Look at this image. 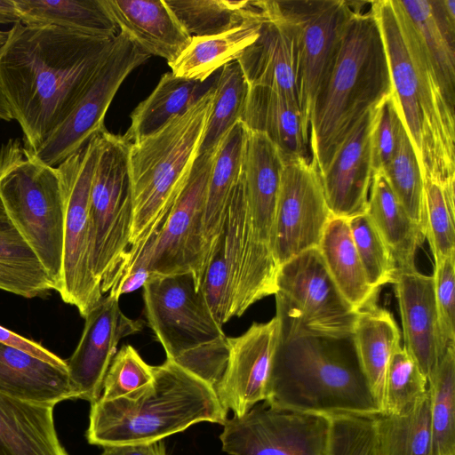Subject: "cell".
Wrapping results in <instances>:
<instances>
[{
  "label": "cell",
  "instance_id": "obj_47",
  "mask_svg": "<svg viewBox=\"0 0 455 455\" xmlns=\"http://www.w3.org/2000/svg\"><path fill=\"white\" fill-rule=\"evenodd\" d=\"M405 129L394 92L375 108L371 132L373 172L382 171L392 159Z\"/></svg>",
  "mask_w": 455,
  "mask_h": 455
},
{
  "label": "cell",
  "instance_id": "obj_42",
  "mask_svg": "<svg viewBox=\"0 0 455 455\" xmlns=\"http://www.w3.org/2000/svg\"><path fill=\"white\" fill-rule=\"evenodd\" d=\"M427 390V379L406 349L398 347L387 365L380 413H402L426 395Z\"/></svg>",
  "mask_w": 455,
  "mask_h": 455
},
{
  "label": "cell",
  "instance_id": "obj_50",
  "mask_svg": "<svg viewBox=\"0 0 455 455\" xmlns=\"http://www.w3.org/2000/svg\"><path fill=\"white\" fill-rule=\"evenodd\" d=\"M150 275V272L145 267L133 268L123 274L116 280L109 294L119 299L123 294L132 292L143 287Z\"/></svg>",
  "mask_w": 455,
  "mask_h": 455
},
{
  "label": "cell",
  "instance_id": "obj_44",
  "mask_svg": "<svg viewBox=\"0 0 455 455\" xmlns=\"http://www.w3.org/2000/svg\"><path fill=\"white\" fill-rule=\"evenodd\" d=\"M324 455H378L374 417H328Z\"/></svg>",
  "mask_w": 455,
  "mask_h": 455
},
{
  "label": "cell",
  "instance_id": "obj_23",
  "mask_svg": "<svg viewBox=\"0 0 455 455\" xmlns=\"http://www.w3.org/2000/svg\"><path fill=\"white\" fill-rule=\"evenodd\" d=\"M121 34L150 55L172 62L191 37L164 0H101Z\"/></svg>",
  "mask_w": 455,
  "mask_h": 455
},
{
  "label": "cell",
  "instance_id": "obj_37",
  "mask_svg": "<svg viewBox=\"0 0 455 455\" xmlns=\"http://www.w3.org/2000/svg\"><path fill=\"white\" fill-rule=\"evenodd\" d=\"M190 36L230 30L263 14L262 1L164 0Z\"/></svg>",
  "mask_w": 455,
  "mask_h": 455
},
{
  "label": "cell",
  "instance_id": "obj_48",
  "mask_svg": "<svg viewBox=\"0 0 455 455\" xmlns=\"http://www.w3.org/2000/svg\"><path fill=\"white\" fill-rule=\"evenodd\" d=\"M433 278L439 328L447 349L455 344V253L435 264Z\"/></svg>",
  "mask_w": 455,
  "mask_h": 455
},
{
  "label": "cell",
  "instance_id": "obj_29",
  "mask_svg": "<svg viewBox=\"0 0 455 455\" xmlns=\"http://www.w3.org/2000/svg\"><path fill=\"white\" fill-rule=\"evenodd\" d=\"M317 248L337 288L355 310L376 303L379 289L367 279L347 219L331 215Z\"/></svg>",
  "mask_w": 455,
  "mask_h": 455
},
{
  "label": "cell",
  "instance_id": "obj_13",
  "mask_svg": "<svg viewBox=\"0 0 455 455\" xmlns=\"http://www.w3.org/2000/svg\"><path fill=\"white\" fill-rule=\"evenodd\" d=\"M275 2L296 29L298 100L309 132L315 95L333 65L354 7L352 1L346 0Z\"/></svg>",
  "mask_w": 455,
  "mask_h": 455
},
{
  "label": "cell",
  "instance_id": "obj_35",
  "mask_svg": "<svg viewBox=\"0 0 455 455\" xmlns=\"http://www.w3.org/2000/svg\"><path fill=\"white\" fill-rule=\"evenodd\" d=\"M0 290L28 299L54 290L47 272L15 228L1 200Z\"/></svg>",
  "mask_w": 455,
  "mask_h": 455
},
{
  "label": "cell",
  "instance_id": "obj_16",
  "mask_svg": "<svg viewBox=\"0 0 455 455\" xmlns=\"http://www.w3.org/2000/svg\"><path fill=\"white\" fill-rule=\"evenodd\" d=\"M328 417L257 404L227 419L220 435L229 455H324Z\"/></svg>",
  "mask_w": 455,
  "mask_h": 455
},
{
  "label": "cell",
  "instance_id": "obj_2",
  "mask_svg": "<svg viewBox=\"0 0 455 455\" xmlns=\"http://www.w3.org/2000/svg\"><path fill=\"white\" fill-rule=\"evenodd\" d=\"M379 25L393 92L422 178L455 180V111L398 0L371 2Z\"/></svg>",
  "mask_w": 455,
  "mask_h": 455
},
{
  "label": "cell",
  "instance_id": "obj_10",
  "mask_svg": "<svg viewBox=\"0 0 455 455\" xmlns=\"http://www.w3.org/2000/svg\"><path fill=\"white\" fill-rule=\"evenodd\" d=\"M274 295L283 331L333 338L353 335L358 311L337 288L318 248L279 267Z\"/></svg>",
  "mask_w": 455,
  "mask_h": 455
},
{
  "label": "cell",
  "instance_id": "obj_34",
  "mask_svg": "<svg viewBox=\"0 0 455 455\" xmlns=\"http://www.w3.org/2000/svg\"><path fill=\"white\" fill-rule=\"evenodd\" d=\"M211 86L172 72L164 74L149 96L132 112L131 124L123 136L134 143L151 135L170 119L188 110Z\"/></svg>",
  "mask_w": 455,
  "mask_h": 455
},
{
  "label": "cell",
  "instance_id": "obj_49",
  "mask_svg": "<svg viewBox=\"0 0 455 455\" xmlns=\"http://www.w3.org/2000/svg\"><path fill=\"white\" fill-rule=\"evenodd\" d=\"M0 342L12 347L23 350L36 357L49 362L51 363L68 367L66 360L61 359L57 355L46 349L41 344L24 338L14 331H12L0 325Z\"/></svg>",
  "mask_w": 455,
  "mask_h": 455
},
{
  "label": "cell",
  "instance_id": "obj_17",
  "mask_svg": "<svg viewBox=\"0 0 455 455\" xmlns=\"http://www.w3.org/2000/svg\"><path fill=\"white\" fill-rule=\"evenodd\" d=\"M280 334L281 321L275 315L264 323H253L238 337L228 338V362L215 391L235 417L264 402Z\"/></svg>",
  "mask_w": 455,
  "mask_h": 455
},
{
  "label": "cell",
  "instance_id": "obj_8",
  "mask_svg": "<svg viewBox=\"0 0 455 455\" xmlns=\"http://www.w3.org/2000/svg\"><path fill=\"white\" fill-rule=\"evenodd\" d=\"M0 200L58 291L63 258L64 205L56 167L40 161L21 140L10 139L0 148Z\"/></svg>",
  "mask_w": 455,
  "mask_h": 455
},
{
  "label": "cell",
  "instance_id": "obj_53",
  "mask_svg": "<svg viewBox=\"0 0 455 455\" xmlns=\"http://www.w3.org/2000/svg\"><path fill=\"white\" fill-rule=\"evenodd\" d=\"M0 119L4 121H12L13 119L12 113L9 102L5 97L3 88L0 84Z\"/></svg>",
  "mask_w": 455,
  "mask_h": 455
},
{
  "label": "cell",
  "instance_id": "obj_40",
  "mask_svg": "<svg viewBox=\"0 0 455 455\" xmlns=\"http://www.w3.org/2000/svg\"><path fill=\"white\" fill-rule=\"evenodd\" d=\"M382 172L394 194L426 237L423 178L406 129L402 132L395 155Z\"/></svg>",
  "mask_w": 455,
  "mask_h": 455
},
{
  "label": "cell",
  "instance_id": "obj_24",
  "mask_svg": "<svg viewBox=\"0 0 455 455\" xmlns=\"http://www.w3.org/2000/svg\"><path fill=\"white\" fill-rule=\"evenodd\" d=\"M241 121L248 131L266 134L283 159L312 160L309 132L299 108L282 92L265 86L250 87Z\"/></svg>",
  "mask_w": 455,
  "mask_h": 455
},
{
  "label": "cell",
  "instance_id": "obj_39",
  "mask_svg": "<svg viewBox=\"0 0 455 455\" xmlns=\"http://www.w3.org/2000/svg\"><path fill=\"white\" fill-rule=\"evenodd\" d=\"M433 455H455V344L427 379Z\"/></svg>",
  "mask_w": 455,
  "mask_h": 455
},
{
  "label": "cell",
  "instance_id": "obj_30",
  "mask_svg": "<svg viewBox=\"0 0 455 455\" xmlns=\"http://www.w3.org/2000/svg\"><path fill=\"white\" fill-rule=\"evenodd\" d=\"M358 360L381 411L390 357L401 346V332L393 315L377 303L358 311L353 331Z\"/></svg>",
  "mask_w": 455,
  "mask_h": 455
},
{
  "label": "cell",
  "instance_id": "obj_11",
  "mask_svg": "<svg viewBox=\"0 0 455 455\" xmlns=\"http://www.w3.org/2000/svg\"><path fill=\"white\" fill-rule=\"evenodd\" d=\"M215 151L197 155L187 182L162 227L137 257L113 275L109 288L123 274L145 267L151 275L190 273L196 289L200 290L207 261L204 215Z\"/></svg>",
  "mask_w": 455,
  "mask_h": 455
},
{
  "label": "cell",
  "instance_id": "obj_9",
  "mask_svg": "<svg viewBox=\"0 0 455 455\" xmlns=\"http://www.w3.org/2000/svg\"><path fill=\"white\" fill-rule=\"evenodd\" d=\"M124 136L102 132V143L90 195V267L102 293L124 263L132 224V187Z\"/></svg>",
  "mask_w": 455,
  "mask_h": 455
},
{
  "label": "cell",
  "instance_id": "obj_12",
  "mask_svg": "<svg viewBox=\"0 0 455 455\" xmlns=\"http://www.w3.org/2000/svg\"><path fill=\"white\" fill-rule=\"evenodd\" d=\"M101 143L102 132L56 166L64 205L63 258L58 292L84 318L103 298L101 286L91 270L89 248L90 195Z\"/></svg>",
  "mask_w": 455,
  "mask_h": 455
},
{
  "label": "cell",
  "instance_id": "obj_41",
  "mask_svg": "<svg viewBox=\"0 0 455 455\" xmlns=\"http://www.w3.org/2000/svg\"><path fill=\"white\" fill-rule=\"evenodd\" d=\"M453 180L423 179L427 218L426 238L435 264L455 253V192Z\"/></svg>",
  "mask_w": 455,
  "mask_h": 455
},
{
  "label": "cell",
  "instance_id": "obj_7",
  "mask_svg": "<svg viewBox=\"0 0 455 455\" xmlns=\"http://www.w3.org/2000/svg\"><path fill=\"white\" fill-rule=\"evenodd\" d=\"M142 288L147 323L166 359L215 388L228 362V337L212 317L193 275H152Z\"/></svg>",
  "mask_w": 455,
  "mask_h": 455
},
{
  "label": "cell",
  "instance_id": "obj_27",
  "mask_svg": "<svg viewBox=\"0 0 455 455\" xmlns=\"http://www.w3.org/2000/svg\"><path fill=\"white\" fill-rule=\"evenodd\" d=\"M455 108V0H398Z\"/></svg>",
  "mask_w": 455,
  "mask_h": 455
},
{
  "label": "cell",
  "instance_id": "obj_14",
  "mask_svg": "<svg viewBox=\"0 0 455 455\" xmlns=\"http://www.w3.org/2000/svg\"><path fill=\"white\" fill-rule=\"evenodd\" d=\"M148 58L118 33L71 113L33 154L45 164L56 167L92 136L105 131V116L119 87Z\"/></svg>",
  "mask_w": 455,
  "mask_h": 455
},
{
  "label": "cell",
  "instance_id": "obj_36",
  "mask_svg": "<svg viewBox=\"0 0 455 455\" xmlns=\"http://www.w3.org/2000/svg\"><path fill=\"white\" fill-rule=\"evenodd\" d=\"M378 455H433L429 390L399 414L374 417Z\"/></svg>",
  "mask_w": 455,
  "mask_h": 455
},
{
  "label": "cell",
  "instance_id": "obj_54",
  "mask_svg": "<svg viewBox=\"0 0 455 455\" xmlns=\"http://www.w3.org/2000/svg\"><path fill=\"white\" fill-rule=\"evenodd\" d=\"M8 37V31L0 30V48L4 44Z\"/></svg>",
  "mask_w": 455,
  "mask_h": 455
},
{
  "label": "cell",
  "instance_id": "obj_15",
  "mask_svg": "<svg viewBox=\"0 0 455 455\" xmlns=\"http://www.w3.org/2000/svg\"><path fill=\"white\" fill-rule=\"evenodd\" d=\"M331 216L315 163L283 159L272 234L277 267L317 248Z\"/></svg>",
  "mask_w": 455,
  "mask_h": 455
},
{
  "label": "cell",
  "instance_id": "obj_3",
  "mask_svg": "<svg viewBox=\"0 0 455 455\" xmlns=\"http://www.w3.org/2000/svg\"><path fill=\"white\" fill-rule=\"evenodd\" d=\"M263 403L325 417L380 413L352 336L297 335L282 330Z\"/></svg>",
  "mask_w": 455,
  "mask_h": 455
},
{
  "label": "cell",
  "instance_id": "obj_33",
  "mask_svg": "<svg viewBox=\"0 0 455 455\" xmlns=\"http://www.w3.org/2000/svg\"><path fill=\"white\" fill-rule=\"evenodd\" d=\"M20 22L57 26L83 35L115 38L117 27L101 0H14Z\"/></svg>",
  "mask_w": 455,
  "mask_h": 455
},
{
  "label": "cell",
  "instance_id": "obj_51",
  "mask_svg": "<svg viewBox=\"0 0 455 455\" xmlns=\"http://www.w3.org/2000/svg\"><path fill=\"white\" fill-rule=\"evenodd\" d=\"M100 455H167L163 440L140 444H124L103 447Z\"/></svg>",
  "mask_w": 455,
  "mask_h": 455
},
{
  "label": "cell",
  "instance_id": "obj_28",
  "mask_svg": "<svg viewBox=\"0 0 455 455\" xmlns=\"http://www.w3.org/2000/svg\"><path fill=\"white\" fill-rule=\"evenodd\" d=\"M248 130L240 120L218 145L212 162L204 215V241L207 258L225 220L232 193L243 175Z\"/></svg>",
  "mask_w": 455,
  "mask_h": 455
},
{
  "label": "cell",
  "instance_id": "obj_21",
  "mask_svg": "<svg viewBox=\"0 0 455 455\" xmlns=\"http://www.w3.org/2000/svg\"><path fill=\"white\" fill-rule=\"evenodd\" d=\"M375 108L363 115L320 174L332 216L349 219L366 212L374 172L371 132Z\"/></svg>",
  "mask_w": 455,
  "mask_h": 455
},
{
  "label": "cell",
  "instance_id": "obj_22",
  "mask_svg": "<svg viewBox=\"0 0 455 455\" xmlns=\"http://www.w3.org/2000/svg\"><path fill=\"white\" fill-rule=\"evenodd\" d=\"M401 315L403 347L428 379L446 352L441 337L433 275L396 268L393 282Z\"/></svg>",
  "mask_w": 455,
  "mask_h": 455
},
{
  "label": "cell",
  "instance_id": "obj_52",
  "mask_svg": "<svg viewBox=\"0 0 455 455\" xmlns=\"http://www.w3.org/2000/svg\"><path fill=\"white\" fill-rule=\"evenodd\" d=\"M20 22L14 0H0V24Z\"/></svg>",
  "mask_w": 455,
  "mask_h": 455
},
{
  "label": "cell",
  "instance_id": "obj_43",
  "mask_svg": "<svg viewBox=\"0 0 455 455\" xmlns=\"http://www.w3.org/2000/svg\"><path fill=\"white\" fill-rule=\"evenodd\" d=\"M348 220L352 238L370 284L377 289L394 282L395 259L368 214Z\"/></svg>",
  "mask_w": 455,
  "mask_h": 455
},
{
  "label": "cell",
  "instance_id": "obj_20",
  "mask_svg": "<svg viewBox=\"0 0 455 455\" xmlns=\"http://www.w3.org/2000/svg\"><path fill=\"white\" fill-rule=\"evenodd\" d=\"M283 158L268 137L248 131L243 182L246 224L251 246L263 259H273L272 234Z\"/></svg>",
  "mask_w": 455,
  "mask_h": 455
},
{
  "label": "cell",
  "instance_id": "obj_46",
  "mask_svg": "<svg viewBox=\"0 0 455 455\" xmlns=\"http://www.w3.org/2000/svg\"><path fill=\"white\" fill-rule=\"evenodd\" d=\"M153 378V366L132 346H123L111 361L99 399L109 401L122 397L148 384Z\"/></svg>",
  "mask_w": 455,
  "mask_h": 455
},
{
  "label": "cell",
  "instance_id": "obj_6",
  "mask_svg": "<svg viewBox=\"0 0 455 455\" xmlns=\"http://www.w3.org/2000/svg\"><path fill=\"white\" fill-rule=\"evenodd\" d=\"M213 98L214 84L184 113L151 135L131 143L132 224L127 257L117 271L132 261L156 234L185 186Z\"/></svg>",
  "mask_w": 455,
  "mask_h": 455
},
{
  "label": "cell",
  "instance_id": "obj_45",
  "mask_svg": "<svg viewBox=\"0 0 455 455\" xmlns=\"http://www.w3.org/2000/svg\"><path fill=\"white\" fill-rule=\"evenodd\" d=\"M200 292L212 317L222 327L230 317V275L221 230L207 258Z\"/></svg>",
  "mask_w": 455,
  "mask_h": 455
},
{
  "label": "cell",
  "instance_id": "obj_26",
  "mask_svg": "<svg viewBox=\"0 0 455 455\" xmlns=\"http://www.w3.org/2000/svg\"><path fill=\"white\" fill-rule=\"evenodd\" d=\"M53 408L0 393V455H68L58 437Z\"/></svg>",
  "mask_w": 455,
  "mask_h": 455
},
{
  "label": "cell",
  "instance_id": "obj_32",
  "mask_svg": "<svg viewBox=\"0 0 455 455\" xmlns=\"http://www.w3.org/2000/svg\"><path fill=\"white\" fill-rule=\"evenodd\" d=\"M366 213L388 246L396 268L415 267L425 235L410 218L382 171L373 172Z\"/></svg>",
  "mask_w": 455,
  "mask_h": 455
},
{
  "label": "cell",
  "instance_id": "obj_25",
  "mask_svg": "<svg viewBox=\"0 0 455 455\" xmlns=\"http://www.w3.org/2000/svg\"><path fill=\"white\" fill-rule=\"evenodd\" d=\"M0 393L52 406L77 399L68 367L51 363L1 342Z\"/></svg>",
  "mask_w": 455,
  "mask_h": 455
},
{
  "label": "cell",
  "instance_id": "obj_19",
  "mask_svg": "<svg viewBox=\"0 0 455 455\" xmlns=\"http://www.w3.org/2000/svg\"><path fill=\"white\" fill-rule=\"evenodd\" d=\"M263 5L265 17L260 23L259 35L236 61L250 87L275 89L299 108L296 29L280 13L275 1H263Z\"/></svg>",
  "mask_w": 455,
  "mask_h": 455
},
{
  "label": "cell",
  "instance_id": "obj_38",
  "mask_svg": "<svg viewBox=\"0 0 455 455\" xmlns=\"http://www.w3.org/2000/svg\"><path fill=\"white\" fill-rule=\"evenodd\" d=\"M250 85L239 63L225 65L214 84V98L197 155L215 150L227 132L242 119Z\"/></svg>",
  "mask_w": 455,
  "mask_h": 455
},
{
  "label": "cell",
  "instance_id": "obj_5",
  "mask_svg": "<svg viewBox=\"0 0 455 455\" xmlns=\"http://www.w3.org/2000/svg\"><path fill=\"white\" fill-rule=\"evenodd\" d=\"M153 373L151 382L122 397L91 403L90 444L150 443L199 422L225 424L228 411L213 387L167 359Z\"/></svg>",
  "mask_w": 455,
  "mask_h": 455
},
{
  "label": "cell",
  "instance_id": "obj_18",
  "mask_svg": "<svg viewBox=\"0 0 455 455\" xmlns=\"http://www.w3.org/2000/svg\"><path fill=\"white\" fill-rule=\"evenodd\" d=\"M81 339L66 360L77 399L92 403L101 395L103 381L119 341L143 329V321L131 319L120 309L119 299L109 294L84 317Z\"/></svg>",
  "mask_w": 455,
  "mask_h": 455
},
{
  "label": "cell",
  "instance_id": "obj_4",
  "mask_svg": "<svg viewBox=\"0 0 455 455\" xmlns=\"http://www.w3.org/2000/svg\"><path fill=\"white\" fill-rule=\"evenodd\" d=\"M367 3L352 1L354 12L313 103L309 149L320 174L363 115L393 92L379 25Z\"/></svg>",
  "mask_w": 455,
  "mask_h": 455
},
{
  "label": "cell",
  "instance_id": "obj_31",
  "mask_svg": "<svg viewBox=\"0 0 455 455\" xmlns=\"http://www.w3.org/2000/svg\"><path fill=\"white\" fill-rule=\"evenodd\" d=\"M263 4V1H262ZM261 17L212 36H192L188 45L175 60L168 63L172 73L198 82L206 80L219 68L237 60L243 51L257 38Z\"/></svg>",
  "mask_w": 455,
  "mask_h": 455
},
{
  "label": "cell",
  "instance_id": "obj_1",
  "mask_svg": "<svg viewBox=\"0 0 455 455\" xmlns=\"http://www.w3.org/2000/svg\"><path fill=\"white\" fill-rule=\"evenodd\" d=\"M114 39L13 24L0 48V84L27 149L38 148L68 116Z\"/></svg>",
  "mask_w": 455,
  "mask_h": 455
}]
</instances>
